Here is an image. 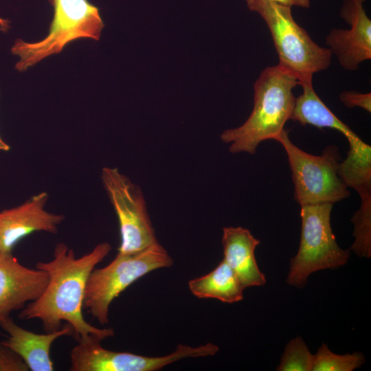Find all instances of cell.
I'll return each mask as SVG.
<instances>
[{
  "instance_id": "cell-6",
  "label": "cell",
  "mask_w": 371,
  "mask_h": 371,
  "mask_svg": "<svg viewBox=\"0 0 371 371\" xmlns=\"http://www.w3.org/2000/svg\"><path fill=\"white\" fill-rule=\"evenodd\" d=\"M333 204L330 203L301 205V237L298 251L291 259L286 283L304 287L310 275L324 269H335L346 265L349 249L337 244L330 225Z\"/></svg>"
},
{
  "instance_id": "cell-13",
  "label": "cell",
  "mask_w": 371,
  "mask_h": 371,
  "mask_svg": "<svg viewBox=\"0 0 371 371\" xmlns=\"http://www.w3.org/2000/svg\"><path fill=\"white\" fill-rule=\"evenodd\" d=\"M0 326L8 335L1 343L15 351L32 371H53L50 357L52 344L59 337L73 335L68 324L58 330L38 334L21 327L10 317L0 321Z\"/></svg>"
},
{
  "instance_id": "cell-10",
  "label": "cell",
  "mask_w": 371,
  "mask_h": 371,
  "mask_svg": "<svg viewBox=\"0 0 371 371\" xmlns=\"http://www.w3.org/2000/svg\"><path fill=\"white\" fill-rule=\"evenodd\" d=\"M363 3L358 0H345L340 16L350 28H334L326 37L328 48L348 71L357 70L361 63L371 59V20Z\"/></svg>"
},
{
  "instance_id": "cell-19",
  "label": "cell",
  "mask_w": 371,
  "mask_h": 371,
  "mask_svg": "<svg viewBox=\"0 0 371 371\" xmlns=\"http://www.w3.org/2000/svg\"><path fill=\"white\" fill-rule=\"evenodd\" d=\"M314 355L301 337H295L285 346L278 371H312Z\"/></svg>"
},
{
  "instance_id": "cell-4",
  "label": "cell",
  "mask_w": 371,
  "mask_h": 371,
  "mask_svg": "<svg viewBox=\"0 0 371 371\" xmlns=\"http://www.w3.org/2000/svg\"><path fill=\"white\" fill-rule=\"evenodd\" d=\"M48 1L53 7L54 16L46 36L31 43L17 39L12 47V53L19 58L15 65L19 71L59 54L75 40H100L104 23L97 6L89 0Z\"/></svg>"
},
{
  "instance_id": "cell-12",
  "label": "cell",
  "mask_w": 371,
  "mask_h": 371,
  "mask_svg": "<svg viewBox=\"0 0 371 371\" xmlns=\"http://www.w3.org/2000/svg\"><path fill=\"white\" fill-rule=\"evenodd\" d=\"M48 281L44 270L23 266L12 253L0 254V321L36 300Z\"/></svg>"
},
{
  "instance_id": "cell-7",
  "label": "cell",
  "mask_w": 371,
  "mask_h": 371,
  "mask_svg": "<svg viewBox=\"0 0 371 371\" xmlns=\"http://www.w3.org/2000/svg\"><path fill=\"white\" fill-rule=\"evenodd\" d=\"M284 148L295 187L294 198L300 205L335 203L350 192L339 175L340 153L337 146L326 147L313 155L295 146L284 130L276 139Z\"/></svg>"
},
{
  "instance_id": "cell-15",
  "label": "cell",
  "mask_w": 371,
  "mask_h": 371,
  "mask_svg": "<svg viewBox=\"0 0 371 371\" xmlns=\"http://www.w3.org/2000/svg\"><path fill=\"white\" fill-rule=\"evenodd\" d=\"M299 85L302 88V93L295 98L291 120L302 125L308 124L319 128L335 129L346 137L349 145L362 141L322 101L313 89V82H303Z\"/></svg>"
},
{
  "instance_id": "cell-17",
  "label": "cell",
  "mask_w": 371,
  "mask_h": 371,
  "mask_svg": "<svg viewBox=\"0 0 371 371\" xmlns=\"http://www.w3.org/2000/svg\"><path fill=\"white\" fill-rule=\"evenodd\" d=\"M346 158L339 165V175L346 187L359 194L371 192V147L363 141L349 146Z\"/></svg>"
},
{
  "instance_id": "cell-8",
  "label": "cell",
  "mask_w": 371,
  "mask_h": 371,
  "mask_svg": "<svg viewBox=\"0 0 371 371\" xmlns=\"http://www.w3.org/2000/svg\"><path fill=\"white\" fill-rule=\"evenodd\" d=\"M100 177L118 220L117 253L134 254L159 243L141 188L115 167L102 168Z\"/></svg>"
},
{
  "instance_id": "cell-18",
  "label": "cell",
  "mask_w": 371,
  "mask_h": 371,
  "mask_svg": "<svg viewBox=\"0 0 371 371\" xmlns=\"http://www.w3.org/2000/svg\"><path fill=\"white\" fill-rule=\"evenodd\" d=\"M364 362L365 357L361 352L337 355L322 344L314 355L312 371H352Z\"/></svg>"
},
{
  "instance_id": "cell-1",
  "label": "cell",
  "mask_w": 371,
  "mask_h": 371,
  "mask_svg": "<svg viewBox=\"0 0 371 371\" xmlns=\"http://www.w3.org/2000/svg\"><path fill=\"white\" fill-rule=\"evenodd\" d=\"M111 249L109 243L102 242L89 253L77 258L74 251L65 243H58L52 260L36 264V268L48 274L49 281L45 291L36 300L28 303L22 309L19 317L24 320L39 319L46 333L58 330L62 328V322L65 321L71 326L77 341L91 335L102 339L113 337V329L95 327L82 315L88 278Z\"/></svg>"
},
{
  "instance_id": "cell-23",
  "label": "cell",
  "mask_w": 371,
  "mask_h": 371,
  "mask_svg": "<svg viewBox=\"0 0 371 371\" xmlns=\"http://www.w3.org/2000/svg\"><path fill=\"white\" fill-rule=\"evenodd\" d=\"M9 27V21L8 20L0 18V29L2 31L8 30Z\"/></svg>"
},
{
  "instance_id": "cell-16",
  "label": "cell",
  "mask_w": 371,
  "mask_h": 371,
  "mask_svg": "<svg viewBox=\"0 0 371 371\" xmlns=\"http://www.w3.org/2000/svg\"><path fill=\"white\" fill-rule=\"evenodd\" d=\"M188 287L198 298L216 299L229 304L241 301L245 289L224 260L207 274L190 280Z\"/></svg>"
},
{
  "instance_id": "cell-22",
  "label": "cell",
  "mask_w": 371,
  "mask_h": 371,
  "mask_svg": "<svg viewBox=\"0 0 371 371\" xmlns=\"http://www.w3.org/2000/svg\"><path fill=\"white\" fill-rule=\"evenodd\" d=\"M289 7L296 6L302 8H308L311 0H269Z\"/></svg>"
},
{
  "instance_id": "cell-2",
  "label": "cell",
  "mask_w": 371,
  "mask_h": 371,
  "mask_svg": "<svg viewBox=\"0 0 371 371\" xmlns=\"http://www.w3.org/2000/svg\"><path fill=\"white\" fill-rule=\"evenodd\" d=\"M297 85L298 78L288 67L278 63L264 69L254 83L250 115L240 126L221 134V141L229 144V152L255 154L262 142L275 139L291 120Z\"/></svg>"
},
{
  "instance_id": "cell-20",
  "label": "cell",
  "mask_w": 371,
  "mask_h": 371,
  "mask_svg": "<svg viewBox=\"0 0 371 371\" xmlns=\"http://www.w3.org/2000/svg\"><path fill=\"white\" fill-rule=\"evenodd\" d=\"M23 359L10 348L0 342V371H28Z\"/></svg>"
},
{
  "instance_id": "cell-11",
  "label": "cell",
  "mask_w": 371,
  "mask_h": 371,
  "mask_svg": "<svg viewBox=\"0 0 371 371\" xmlns=\"http://www.w3.org/2000/svg\"><path fill=\"white\" fill-rule=\"evenodd\" d=\"M48 198V194L42 192L16 207L0 212L1 254L12 253L22 238L33 232H58L65 217L45 210Z\"/></svg>"
},
{
  "instance_id": "cell-3",
  "label": "cell",
  "mask_w": 371,
  "mask_h": 371,
  "mask_svg": "<svg viewBox=\"0 0 371 371\" xmlns=\"http://www.w3.org/2000/svg\"><path fill=\"white\" fill-rule=\"evenodd\" d=\"M248 9L265 22L280 64L297 76L299 84L313 82L314 74L330 65L332 52L317 45L294 19L291 7L269 0H245Z\"/></svg>"
},
{
  "instance_id": "cell-25",
  "label": "cell",
  "mask_w": 371,
  "mask_h": 371,
  "mask_svg": "<svg viewBox=\"0 0 371 371\" xmlns=\"http://www.w3.org/2000/svg\"><path fill=\"white\" fill-rule=\"evenodd\" d=\"M0 254H1V233H0Z\"/></svg>"
},
{
  "instance_id": "cell-24",
  "label": "cell",
  "mask_w": 371,
  "mask_h": 371,
  "mask_svg": "<svg viewBox=\"0 0 371 371\" xmlns=\"http://www.w3.org/2000/svg\"><path fill=\"white\" fill-rule=\"evenodd\" d=\"M10 150V146L0 137V151H8Z\"/></svg>"
},
{
  "instance_id": "cell-14",
  "label": "cell",
  "mask_w": 371,
  "mask_h": 371,
  "mask_svg": "<svg viewBox=\"0 0 371 371\" xmlns=\"http://www.w3.org/2000/svg\"><path fill=\"white\" fill-rule=\"evenodd\" d=\"M260 243L249 229L242 227L223 229V260L233 270L245 289L266 283L265 276L255 258V249Z\"/></svg>"
},
{
  "instance_id": "cell-26",
  "label": "cell",
  "mask_w": 371,
  "mask_h": 371,
  "mask_svg": "<svg viewBox=\"0 0 371 371\" xmlns=\"http://www.w3.org/2000/svg\"><path fill=\"white\" fill-rule=\"evenodd\" d=\"M358 1H361L363 3L365 1V0H358Z\"/></svg>"
},
{
  "instance_id": "cell-9",
  "label": "cell",
  "mask_w": 371,
  "mask_h": 371,
  "mask_svg": "<svg viewBox=\"0 0 371 371\" xmlns=\"http://www.w3.org/2000/svg\"><path fill=\"white\" fill-rule=\"evenodd\" d=\"M102 339L89 336L78 340L70 353V371H155L186 358L206 357L216 355L219 348L207 343L199 346L179 345L175 351L162 357H147L127 352L107 350Z\"/></svg>"
},
{
  "instance_id": "cell-5",
  "label": "cell",
  "mask_w": 371,
  "mask_h": 371,
  "mask_svg": "<svg viewBox=\"0 0 371 371\" xmlns=\"http://www.w3.org/2000/svg\"><path fill=\"white\" fill-rule=\"evenodd\" d=\"M173 260L159 243L136 253L118 254L106 266L91 272L85 288L83 308L100 324L109 323L112 302L133 282L148 273L170 267Z\"/></svg>"
},
{
  "instance_id": "cell-21",
  "label": "cell",
  "mask_w": 371,
  "mask_h": 371,
  "mask_svg": "<svg viewBox=\"0 0 371 371\" xmlns=\"http://www.w3.org/2000/svg\"><path fill=\"white\" fill-rule=\"evenodd\" d=\"M339 100L348 108L360 107L371 112V93L356 91H344L339 95Z\"/></svg>"
}]
</instances>
